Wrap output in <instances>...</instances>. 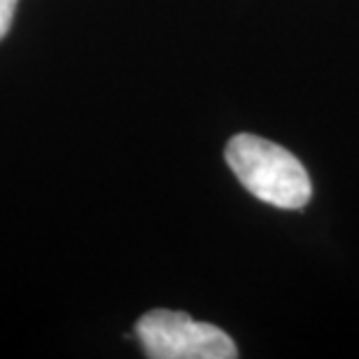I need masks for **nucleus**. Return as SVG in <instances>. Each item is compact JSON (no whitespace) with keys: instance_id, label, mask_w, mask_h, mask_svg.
<instances>
[{"instance_id":"obj_1","label":"nucleus","mask_w":359,"mask_h":359,"mask_svg":"<svg viewBox=\"0 0 359 359\" xmlns=\"http://www.w3.org/2000/svg\"><path fill=\"white\" fill-rule=\"evenodd\" d=\"M229 168L255 198L269 205L299 210L311 201L308 170L290 149L252 133H238L224 149Z\"/></svg>"},{"instance_id":"obj_2","label":"nucleus","mask_w":359,"mask_h":359,"mask_svg":"<svg viewBox=\"0 0 359 359\" xmlns=\"http://www.w3.org/2000/svg\"><path fill=\"white\" fill-rule=\"evenodd\" d=\"M135 339L152 359H233L238 357L233 339L219 327L196 322L180 311L145 313L135 322Z\"/></svg>"},{"instance_id":"obj_3","label":"nucleus","mask_w":359,"mask_h":359,"mask_svg":"<svg viewBox=\"0 0 359 359\" xmlns=\"http://www.w3.org/2000/svg\"><path fill=\"white\" fill-rule=\"evenodd\" d=\"M17 3L19 0H0V40H3L7 35V31H10Z\"/></svg>"}]
</instances>
